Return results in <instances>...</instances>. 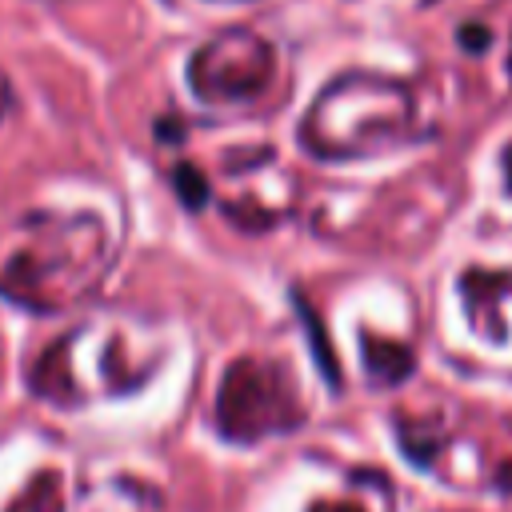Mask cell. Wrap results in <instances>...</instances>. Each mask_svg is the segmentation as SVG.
Wrapping results in <instances>:
<instances>
[{"mask_svg":"<svg viewBox=\"0 0 512 512\" xmlns=\"http://www.w3.org/2000/svg\"><path fill=\"white\" fill-rule=\"evenodd\" d=\"M0 108H4V100H0Z\"/></svg>","mask_w":512,"mask_h":512,"instance_id":"7a4b0ae2","label":"cell"},{"mask_svg":"<svg viewBox=\"0 0 512 512\" xmlns=\"http://www.w3.org/2000/svg\"><path fill=\"white\" fill-rule=\"evenodd\" d=\"M268 44L248 28H232L228 36L204 44L192 60V84L200 100H248L268 80Z\"/></svg>","mask_w":512,"mask_h":512,"instance_id":"6da1fadb","label":"cell"}]
</instances>
